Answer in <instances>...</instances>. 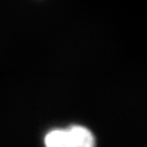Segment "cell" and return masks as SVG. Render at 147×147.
I'll use <instances>...</instances> for the list:
<instances>
[{
  "label": "cell",
  "instance_id": "2",
  "mask_svg": "<svg viewBox=\"0 0 147 147\" xmlns=\"http://www.w3.org/2000/svg\"><path fill=\"white\" fill-rule=\"evenodd\" d=\"M67 130L56 129L45 137V147H67Z\"/></svg>",
  "mask_w": 147,
  "mask_h": 147
},
{
  "label": "cell",
  "instance_id": "1",
  "mask_svg": "<svg viewBox=\"0 0 147 147\" xmlns=\"http://www.w3.org/2000/svg\"><path fill=\"white\" fill-rule=\"evenodd\" d=\"M67 147H95V139L90 130L82 126L67 129Z\"/></svg>",
  "mask_w": 147,
  "mask_h": 147
}]
</instances>
